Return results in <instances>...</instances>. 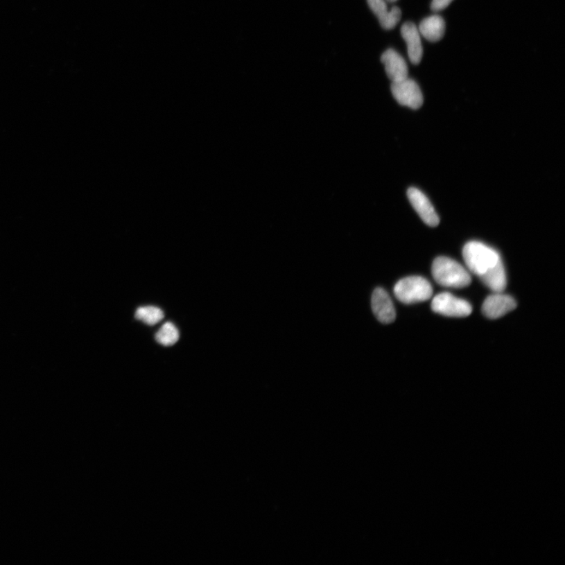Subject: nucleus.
<instances>
[{
    "instance_id": "11",
    "label": "nucleus",
    "mask_w": 565,
    "mask_h": 565,
    "mask_svg": "<svg viewBox=\"0 0 565 565\" xmlns=\"http://www.w3.org/2000/svg\"><path fill=\"white\" fill-rule=\"evenodd\" d=\"M367 3L373 13L377 16L381 26L386 31L394 28L401 21V9L394 7L388 11L385 0H367Z\"/></svg>"
},
{
    "instance_id": "17",
    "label": "nucleus",
    "mask_w": 565,
    "mask_h": 565,
    "mask_svg": "<svg viewBox=\"0 0 565 565\" xmlns=\"http://www.w3.org/2000/svg\"><path fill=\"white\" fill-rule=\"evenodd\" d=\"M385 1H388L389 3H394V2H396L397 0H385Z\"/></svg>"
},
{
    "instance_id": "9",
    "label": "nucleus",
    "mask_w": 565,
    "mask_h": 565,
    "mask_svg": "<svg viewBox=\"0 0 565 565\" xmlns=\"http://www.w3.org/2000/svg\"><path fill=\"white\" fill-rule=\"evenodd\" d=\"M381 62L384 64L385 73L392 82H398L408 78V64L400 53L395 50L385 51L381 57Z\"/></svg>"
},
{
    "instance_id": "3",
    "label": "nucleus",
    "mask_w": 565,
    "mask_h": 565,
    "mask_svg": "<svg viewBox=\"0 0 565 565\" xmlns=\"http://www.w3.org/2000/svg\"><path fill=\"white\" fill-rule=\"evenodd\" d=\"M394 291L397 299L404 304L425 302L433 295L431 284L421 277L401 279L396 284Z\"/></svg>"
},
{
    "instance_id": "1",
    "label": "nucleus",
    "mask_w": 565,
    "mask_h": 565,
    "mask_svg": "<svg viewBox=\"0 0 565 565\" xmlns=\"http://www.w3.org/2000/svg\"><path fill=\"white\" fill-rule=\"evenodd\" d=\"M432 275L438 284L446 288H464L472 281L471 276L465 268L447 257H438L433 261Z\"/></svg>"
},
{
    "instance_id": "12",
    "label": "nucleus",
    "mask_w": 565,
    "mask_h": 565,
    "mask_svg": "<svg viewBox=\"0 0 565 565\" xmlns=\"http://www.w3.org/2000/svg\"><path fill=\"white\" fill-rule=\"evenodd\" d=\"M479 277L485 286L491 289L493 293H502L505 288H507V275H505V268L502 261H499L496 266H494L491 270H487L483 275Z\"/></svg>"
},
{
    "instance_id": "5",
    "label": "nucleus",
    "mask_w": 565,
    "mask_h": 565,
    "mask_svg": "<svg viewBox=\"0 0 565 565\" xmlns=\"http://www.w3.org/2000/svg\"><path fill=\"white\" fill-rule=\"evenodd\" d=\"M391 92L397 102L412 110H418L424 104V95L418 83L408 77L406 80L392 82Z\"/></svg>"
},
{
    "instance_id": "14",
    "label": "nucleus",
    "mask_w": 565,
    "mask_h": 565,
    "mask_svg": "<svg viewBox=\"0 0 565 565\" xmlns=\"http://www.w3.org/2000/svg\"><path fill=\"white\" fill-rule=\"evenodd\" d=\"M135 318L148 325H155L164 318V312L158 307L145 306L137 309Z\"/></svg>"
},
{
    "instance_id": "7",
    "label": "nucleus",
    "mask_w": 565,
    "mask_h": 565,
    "mask_svg": "<svg viewBox=\"0 0 565 565\" xmlns=\"http://www.w3.org/2000/svg\"><path fill=\"white\" fill-rule=\"evenodd\" d=\"M516 302L510 295L495 293L487 297L483 306V312L487 318L495 320L514 311Z\"/></svg>"
},
{
    "instance_id": "10",
    "label": "nucleus",
    "mask_w": 565,
    "mask_h": 565,
    "mask_svg": "<svg viewBox=\"0 0 565 565\" xmlns=\"http://www.w3.org/2000/svg\"><path fill=\"white\" fill-rule=\"evenodd\" d=\"M401 35L406 40L410 61L418 64L424 55L419 28L412 22L404 23L401 27Z\"/></svg>"
},
{
    "instance_id": "13",
    "label": "nucleus",
    "mask_w": 565,
    "mask_h": 565,
    "mask_svg": "<svg viewBox=\"0 0 565 565\" xmlns=\"http://www.w3.org/2000/svg\"><path fill=\"white\" fill-rule=\"evenodd\" d=\"M419 33L427 40L437 42L441 40L445 33V22L443 17L433 15L422 20L419 27Z\"/></svg>"
},
{
    "instance_id": "2",
    "label": "nucleus",
    "mask_w": 565,
    "mask_h": 565,
    "mask_svg": "<svg viewBox=\"0 0 565 565\" xmlns=\"http://www.w3.org/2000/svg\"><path fill=\"white\" fill-rule=\"evenodd\" d=\"M462 257L469 271L480 277L502 261L501 255L485 243L471 241L464 246Z\"/></svg>"
},
{
    "instance_id": "16",
    "label": "nucleus",
    "mask_w": 565,
    "mask_h": 565,
    "mask_svg": "<svg viewBox=\"0 0 565 565\" xmlns=\"http://www.w3.org/2000/svg\"><path fill=\"white\" fill-rule=\"evenodd\" d=\"M453 1V0H433L431 3V9L433 11H441L446 8L449 7V5Z\"/></svg>"
},
{
    "instance_id": "4",
    "label": "nucleus",
    "mask_w": 565,
    "mask_h": 565,
    "mask_svg": "<svg viewBox=\"0 0 565 565\" xmlns=\"http://www.w3.org/2000/svg\"><path fill=\"white\" fill-rule=\"evenodd\" d=\"M433 312L451 318H466L472 313L469 303L449 293L438 294L431 303Z\"/></svg>"
},
{
    "instance_id": "6",
    "label": "nucleus",
    "mask_w": 565,
    "mask_h": 565,
    "mask_svg": "<svg viewBox=\"0 0 565 565\" xmlns=\"http://www.w3.org/2000/svg\"><path fill=\"white\" fill-rule=\"evenodd\" d=\"M408 198L422 221L431 227H435L439 224L437 213L424 193L418 189L410 188L408 190Z\"/></svg>"
},
{
    "instance_id": "15",
    "label": "nucleus",
    "mask_w": 565,
    "mask_h": 565,
    "mask_svg": "<svg viewBox=\"0 0 565 565\" xmlns=\"http://www.w3.org/2000/svg\"><path fill=\"white\" fill-rule=\"evenodd\" d=\"M180 339V332L171 322H166L159 330L156 340L165 347L173 346Z\"/></svg>"
},
{
    "instance_id": "8",
    "label": "nucleus",
    "mask_w": 565,
    "mask_h": 565,
    "mask_svg": "<svg viewBox=\"0 0 565 565\" xmlns=\"http://www.w3.org/2000/svg\"><path fill=\"white\" fill-rule=\"evenodd\" d=\"M372 307L374 316L383 324H390L396 319L394 303L386 291L378 288L372 297Z\"/></svg>"
}]
</instances>
